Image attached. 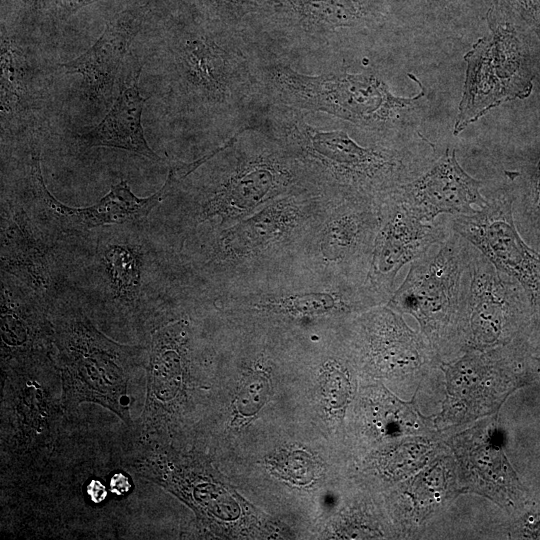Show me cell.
I'll list each match as a JSON object with an SVG mask.
<instances>
[{
	"mask_svg": "<svg viewBox=\"0 0 540 540\" xmlns=\"http://www.w3.org/2000/svg\"><path fill=\"white\" fill-rule=\"evenodd\" d=\"M429 3H432V4H445L447 3L448 0H427Z\"/></svg>",
	"mask_w": 540,
	"mask_h": 540,
	"instance_id": "603a6c76",
	"label": "cell"
},
{
	"mask_svg": "<svg viewBox=\"0 0 540 540\" xmlns=\"http://www.w3.org/2000/svg\"><path fill=\"white\" fill-rule=\"evenodd\" d=\"M321 380L327 404L333 409L345 407L350 395V383L343 369L335 363L328 364Z\"/></svg>",
	"mask_w": 540,
	"mask_h": 540,
	"instance_id": "e0dca14e",
	"label": "cell"
},
{
	"mask_svg": "<svg viewBox=\"0 0 540 540\" xmlns=\"http://www.w3.org/2000/svg\"><path fill=\"white\" fill-rule=\"evenodd\" d=\"M315 31L353 27L366 20L369 0H284Z\"/></svg>",
	"mask_w": 540,
	"mask_h": 540,
	"instance_id": "9a60e30c",
	"label": "cell"
},
{
	"mask_svg": "<svg viewBox=\"0 0 540 540\" xmlns=\"http://www.w3.org/2000/svg\"><path fill=\"white\" fill-rule=\"evenodd\" d=\"M286 182V174L271 161L248 162L233 173L210 201L208 212L246 211L260 204Z\"/></svg>",
	"mask_w": 540,
	"mask_h": 540,
	"instance_id": "4fadbf2b",
	"label": "cell"
},
{
	"mask_svg": "<svg viewBox=\"0 0 540 540\" xmlns=\"http://www.w3.org/2000/svg\"><path fill=\"white\" fill-rule=\"evenodd\" d=\"M524 216L540 239V158L530 180L527 194L524 198Z\"/></svg>",
	"mask_w": 540,
	"mask_h": 540,
	"instance_id": "d6986e66",
	"label": "cell"
},
{
	"mask_svg": "<svg viewBox=\"0 0 540 540\" xmlns=\"http://www.w3.org/2000/svg\"><path fill=\"white\" fill-rule=\"evenodd\" d=\"M268 392L269 384L263 376H251L236 398L238 411L246 416L256 413L268 398Z\"/></svg>",
	"mask_w": 540,
	"mask_h": 540,
	"instance_id": "ac0fdd59",
	"label": "cell"
},
{
	"mask_svg": "<svg viewBox=\"0 0 540 540\" xmlns=\"http://www.w3.org/2000/svg\"><path fill=\"white\" fill-rule=\"evenodd\" d=\"M530 28L540 27V0H510Z\"/></svg>",
	"mask_w": 540,
	"mask_h": 540,
	"instance_id": "ffe728a7",
	"label": "cell"
},
{
	"mask_svg": "<svg viewBox=\"0 0 540 540\" xmlns=\"http://www.w3.org/2000/svg\"><path fill=\"white\" fill-rule=\"evenodd\" d=\"M86 493L96 504L103 502L107 497L106 487L99 480H91L86 487Z\"/></svg>",
	"mask_w": 540,
	"mask_h": 540,
	"instance_id": "7402d4cb",
	"label": "cell"
},
{
	"mask_svg": "<svg viewBox=\"0 0 540 540\" xmlns=\"http://www.w3.org/2000/svg\"><path fill=\"white\" fill-rule=\"evenodd\" d=\"M488 23L492 36L480 38L464 57L466 79L454 134L505 101L527 98L533 89L527 56L513 24L493 9Z\"/></svg>",
	"mask_w": 540,
	"mask_h": 540,
	"instance_id": "3957f363",
	"label": "cell"
},
{
	"mask_svg": "<svg viewBox=\"0 0 540 540\" xmlns=\"http://www.w3.org/2000/svg\"><path fill=\"white\" fill-rule=\"evenodd\" d=\"M139 71L132 74L105 118L78 141L86 147H114L157 161L161 158L148 146L141 123L145 99L138 88Z\"/></svg>",
	"mask_w": 540,
	"mask_h": 540,
	"instance_id": "7c38bea8",
	"label": "cell"
},
{
	"mask_svg": "<svg viewBox=\"0 0 540 540\" xmlns=\"http://www.w3.org/2000/svg\"><path fill=\"white\" fill-rule=\"evenodd\" d=\"M133 347L119 345L90 323L74 325L67 340L61 366L63 402L72 409L93 402L131 424L128 382Z\"/></svg>",
	"mask_w": 540,
	"mask_h": 540,
	"instance_id": "5b68a950",
	"label": "cell"
},
{
	"mask_svg": "<svg viewBox=\"0 0 540 540\" xmlns=\"http://www.w3.org/2000/svg\"><path fill=\"white\" fill-rule=\"evenodd\" d=\"M481 187L460 166L456 151L447 149L431 167L390 193L418 218L435 221L440 214L470 215L483 209L488 200Z\"/></svg>",
	"mask_w": 540,
	"mask_h": 540,
	"instance_id": "30bf717a",
	"label": "cell"
},
{
	"mask_svg": "<svg viewBox=\"0 0 540 540\" xmlns=\"http://www.w3.org/2000/svg\"><path fill=\"white\" fill-rule=\"evenodd\" d=\"M281 131L309 155L326 163L360 198L381 196L418 176L414 154L405 150L364 147L344 130L324 131L299 118L281 119Z\"/></svg>",
	"mask_w": 540,
	"mask_h": 540,
	"instance_id": "277c9868",
	"label": "cell"
},
{
	"mask_svg": "<svg viewBox=\"0 0 540 540\" xmlns=\"http://www.w3.org/2000/svg\"><path fill=\"white\" fill-rule=\"evenodd\" d=\"M30 173L35 198L45 216L64 229L76 231L140 221L171 192L177 182L186 177L181 167L172 168L162 188L147 198L137 197L127 182L121 181L112 186L110 191L94 205L73 208L59 202L48 191L41 174L37 151L32 153Z\"/></svg>",
	"mask_w": 540,
	"mask_h": 540,
	"instance_id": "9c48e42d",
	"label": "cell"
},
{
	"mask_svg": "<svg viewBox=\"0 0 540 540\" xmlns=\"http://www.w3.org/2000/svg\"><path fill=\"white\" fill-rule=\"evenodd\" d=\"M176 60L185 82L213 102L228 100L237 84L246 80V60L233 48L202 37L180 43Z\"/></svg>",
	"mask_w": 540,
	"mask_h": 540,
	"instance_id": "8fae6325",
	"label": "cell"
},
{
	"mask_svg": "<svg viewBox=\"0 0 540 540\" xmlns=\"http://www.w3.org/2000/svg\"><path fill=\"white\" fill-rule=\"evenodd\" d=\"M477 249L451 229L435 254L413 261L389 299V307L410 314L438 352L460 348V329L472 264Z\"/></svg>",
	"mask_w": 540,
	"mask_h": 540,
	"instance_id": "6da1fadb",
	"label": "cell"
},
{
	"mask_svg": "<svg viewBox=\"0 0 540 540\" xmlns=\"http://www.w3.org/2000/svg\"><path fill=\"white\" fill-rule=\"evenodd\" d=\"M132 30L110 25L82 55L61 66L67 73L80 74L93 92L110 91L130 46Z\"/></svg>",
	"mask_w": 540,
	"mask_h": 540,
	"instance_id": "5bb4252c",
	"label": "cell"
},
{
	"mask_svg": "<svg viewBox=\"0 0 540 540\" xmlns=\"http://www.w3.org/2000/svg\"><path fill=\"white\" fill-rule=\"evenodd\" d=\"M448 223L522 287L531 309L533 340L540 332V252L521 237L514 220L513 199L499 195L476 213L452 216Z\"/></svg>",
	"mask_w": 540,
	"mask_h": 540,
	"instance_id": "52a82bcc",
	"label": "cell"
},
{
	"mask_svg": "<svg viewBox=\"0 0 540 540\" xmlns=\"http://www.w3.org/2000/svg\"><path fill=\"white\" fill-rule=\"evenodd\" d=\"M117 291L122 296H135L139 273L132 253L120 246L111 247L105 254Z\"/></svg>",
	"mask_w": 540,
	"mask_h": 540,
	"instance_id": "2e32d148",
	"label": "cell"
},
{
	"mask_svg": "<svg viewBox=\"0 0 540 540\" xmlns=\"http://www.w3.org/2000/svg\"><path fill=\"white\" fill-rule=\"evenodd\" d=\"M380 222L369 267L372 290L389 296L399 269L443 243L451 232L449 223L425 221L405 208L390 191L379 202Z\"/></svg>",
	"mask_w": 540,
	"mask_h": 540,
	"instance_id": "ba28073f",
	"label": "cell"
},
{
	"mask_svg": "<svg viewBox=\"0 0 540 540\" xmlns=\"http://www.w3.org/2000/svg\"><path fill=\"white\" fill-rule=\"evenodd\" d=\"M407 98L394 95L387 84L373 73H328L305 75L287 65L262 66L261 82L277 103L293 109L324 112L356 125L378 127L419 100L425 90Z\"/></svg>",
	"mask_w": 540,
	"mask_h": 540,
	"instance_id": "7a4b0ae2",
	"label": "cell"
},
{
	"mask_svg": "<svg viewBox=\"0 0 540 540\" xmlns=\"http://www.w3.org/2000/svg\"><path fill=\"white\" fill-rule=\"evenodd\" d=\"M531 320L522 287L477 249L461 321L460 349L486 351L530 337Z\"/></svg>",
	"mask_w": 540,
	"mask_h": 540,
	"instance_id": "8992f818",
	"label": "cell"
},
{
	"mask_svg": "<svg viewBox=\"0 0 540 540\" xmlns=\"http://www.w3.org/2000/svg\"><path fill=\"white\" fill-rule=\"evenodd\" d=\"M110 490L117 496L126 495L131 490L129 478L121 473H115L110 479Z\"/></svg>",
	"mask_w": 540,
	"mask_h": 540,
	"instance_id": "44dd1931",
	"label": "cell"
}]
</instances>
